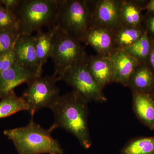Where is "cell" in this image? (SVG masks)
Masks as SVG:
<instances>
[{
	"label": "cell",
	"mask_w": 154,
	"mask_h": 154,
	"mask_svg": "<svg viewBox=\"0 0 154 154\" xmlns=\"http://www.w3.org/2000/svg\"><path fill=\"white\" fill-rule=\"evenodd\" d=\"M152 45V42L145 30L142 36L137 41L123 50L136 59L140 63H148Z\"/></svg>",
	"instance_id": "ffe728a7"
},
{
	"label": "cell",
	"mask_w": 154,
	"mask_h": 154,
	"mask_svg": "<svg viewBox=\"0 0 154 154\" xmlns=\"http://www.w3.org/2000/svg\"><path fill=\"white\" fill-rule=\"evenodd\" d=\"M60 0H22L15 11L19 22L21 35H32L34 32L55 26Z\"/></svg>",
	"instance_id": "3957f363"
},
{
	"label": "cell",
	"mask_w": 154,
	"mask_h": 154,
	"mask_svg": "<svg viewBox=\"0 0 154 154\" xmlns=\"http://www.w3.org/2000/svg\"><path fill=\"white\" fill-rule=\"evenodd\" d=\"M146 3L145 1L122 0L121 26L134 27L143 26V17L141 12L144 9Z\"/></svg>",
	"instance_id": "2e32d148"
},
{
	"label": "cell",
	"mask_w": 154,
	"mask_h": 154,
	"mask_svg": "<svg viewBox=\"0 0 154 154\" xmlns=\"http://www.w3.org/2000/svg\"><path fill=\"white\" fill-rule=\"evenodd\" d=\"M20 35L19 32L0 30V54L14 48Z\"/></svg>",
	"instance_id": "603a6c76"
},
{
	"label": "cell",
	"mask_w": 154,
	"mask_h": 154,
	"mask_svg": "<svg viewBox=\"0 0 154 154\" xmlns=\"http://www.w3.org/2000/svg\"><path fill=\"white\" fill-rule=\"evenodd\" d=\"M143 26L152 42H154V13L147 12L144 17Z\"/></svg>",
	"instance_id": "d4e9b609"
},
{
	"label": "cell",
	"mask_w": 154,
	"mask_h": 154,
	"mask_svg": "<svg viewBox=\"0 0 154 154\" xmlns=\"http://www.w3.org/2000/svg\"><path fill=\"white\" fill-rule=\"evenodd\" d=\"M15 63L16 52L14 47L0 54V72L10 68Z\"/></svg>",
	"instance_id": "cb8c5ba5"
},
{
	"label": "cell",
	"mask_w": 154,
	"mask_h": 154,
	"mask_svg": "<svg viewBox=\"0 0 154 154\" xmlns=\"http://www.w3.org/2000/svg\"><path fill=\"white\" fill-rule=\"evenodd\" d=\"M149 94L152 97V99L154 100V89L152 91L151 93Z\"/></svg>",
	"instance_id": "f1b7e54d"
},
{
	"label": "cell",
	"mask_w": 154,
	"mask_h": 154,
	"mask_svg": "<svg viewBox=\"0 0 154 154\" xmlns=\"http://www.w3.org/2000/svg\"><path fill=\"white\" fill-rule=\"evenodd\" d=\"M144 10H147L148 13H154V0L146 2Z\"/></svg>",
	"instance_id": "83f0119b"
},
{
	"label": "cell",
	"mask_w": 154,
	"mask_h": 154,
	"mask_svg": "<svg viewBox=\"0 0 154 154\" xmlns=\"http://www.w3.org/2000/svg\"><path fill=\"white\" fill-rule=\"evenodd\" d=\"M56 26L48 28V31L43 32L40 30L34 35L35 48L38 66L41 70L48 60L50 58L53 46Z\"/></svg>",
	"instance_id": "e0dca14e"
},
{
	"label": "cell",
	"mask_w": 154,
	"mask_h": 154,
	"mask_svg": "<svg viewBox=\"0 0 154 154\" xmlns=\"http://www.w3.org/2000/svg\"><path fill=\"white\" fill-rule=\"evenodd\" d=\"M16 63L23 69L41 76L35 48V38L33 35H20L15 45Z\"/></svg>",
	"instance_id": "9c48e42d"
},
{
	"label": "cell",
	"mask_w": 154,
	"mask_h": 154,
	"mask_svg": "<svg viewBox=\"0 0 154 154\" xmlns=\"http://www.w3.org/2000/svg\"><path fill=\"white\" fill-rule=\"evenodd\" d=\"M89 71L99 87L103 90L105 86L113 83V69L110 58L96 55L88 56Z\"/></svg>",
	"instance_id": "4fadbf2b"
},
{
	"label": "cell",
	"mask_w": 154,
	"mask_h": 154,
	"mask_svg": "<svg viewBox=\"0 0 154 154\" xmlns=\"http://www.w3.org/2000/svg\"><path fill=\"white\" fill-rule=\"evenodd\" d=\"M81 42L56 26L53 46L50 58L54 65V73L58 77L69 67L87 54Z\"/></svg>",
	"instance_id": "52a82bcc"
},
{
	"label": "cell",
	"mask_w": 154,
	"mask_h": 154,
	"mask_svg": "<svg viewBox=\"0 0 154 154\" xmlns=\"http://www.w3.org/2000/svg\"><path fill=\"white\" fill-rule=\"evenodd\" d=\"M60 80L54 73L38 77L28 85L22 97L28 105V111L31 116L43 108H49L59 97L60 91L56 84Z\"/></svg>",
	"instance_id": "8992f818"
},
{
	"label": "cell",
	"mask_w": 154,
	"mask_h": 154,
	"mask_svg": "<svg viewBox=\"0 0 154 154\" xmlns=\"http://www.w3.org/2000/svg\"><path fill=\"white\" fill-rule=\"evenodd\" d=\"M15 63L0 72V99L24 83L29 85L38 77Z\"/></svg>",
	"instance_id": "7c38bea8"
},
{
	"label": "cell",
	"mask_w": 154,
	"mask_h": 154,
	"mask_svg": "<svg viewBox=\"0 0 154 154\" xmlns=\"http://www.w3.org/2000/svg\"><path fill=\"white\" fill-rule=\"evenodd\" d=\"M88 102L77 91L60 96L50 107L54 116L50 129L61 128L76 137L85 149L91 147L92 141L88 125Z\"/></svg>",
	"instance_id": "6da1fadb"
},
{
	"label": "cell",
	"mask_w": 154,
	"mask_h": 154,
	"mask_svg": "<svg viewBox=\"0 0 154 154\" xmlns=\"http://www.w3.org/2000/svg\"><path fill=\"white\" fill-rule=\"evenodd\" d=\"M0 101V119L5 118L22 111H28V105L22 96H17L14 91L1 98Z\"/></svg>",
	"instance_id": "d6986e66"
},
{
	"label": "cell",
	"mask_w": 154,
	"mask_h": 154,
	"mask_svg": "<svg viewBox=\"0 0 154 154\" xmlns=\"http://www.w3.org/2000/svg\"><path fill=\"white\" fill-rule=\"evenodd\" d=\"M145 31L143 26H121L114 32V41L117 49H124L137 41Z\"/></svg>",
	"instance_id": "ac0fdd59"
},
{
	"label": "cell",
	"mask_w": 154,
	"mask_h": 154,
	"mask_svg": "<svg viewBox=\"0 0 154 154\" xmlns=\"http://www.w3.org/2000/svg\"><path fill=\"white\" fill-rule=\"evenodd\" d=\"M109 58L113 69V83L128 87L130 77L140 63L123 49H116Z\"/></svg>",
	"instance_id": "8fae6325"
},
{
	"label": "cell",
	"mask_w": 154,
	"mask_h": 154,
	"mask_svg": "<svg viewBox=\"0 0 154 154\" xmlns=\"http://www.w3.org/2000/svg\"><path fill=\"white\" fill-rule=\"evenodd\" d=\"M128 87L132 93H151L154 89V72L148 63L139 64L130 77Z\"/></svg>",
	"instance_id": "5bb4252c"
},
{
	"label": "cell",
	"mask_w": 154,
	"mask_h": 154,
	"mask_svg": "<svg viewBox=\"0 0 154 154\" xmlns=\"http://www.w3.org/2000/svg\"><path fill=\"white\" fill-rule=\"evenodd\" d=\"M22 0H0V2L4 8L14 12L18 8Z\"/></svg>",
	"instance_id": "484cf974"
},
{
	"label": "cell",
	"mask_w": 154,
	"mask_h": 154,
	"mask_svg": "<svg viewBox=\"0 0 154 154\" xmlns=\"http://www.w3.org/2000/svg\"><path fill=\"white\" fill-rule=\"evenodd\" d=\"M133 108L137 117L151 130H154V100L149 94L133 92Z\"/></svg>",
	"instance_id": "9a60e30c"
},
{
	"label": "cell",
	"mask_w": 154,
	"mask_h": 154,
	"mask_svg": "<svg viewBox=\"0 0 154 154\" xmlns=\"http://www.w3.org/2000/svg\"><path fill=\"white\" fill-rule=\"evenodd\" d=\"M83 42L90 45L97 54L110 57L116 49L114 32L102 27H90L85 35Z\"/></svg>",
	"instance_id": "30bf717a"
},
{
	"label": "cell",
	"mask_w": 154,
	"mask_h": 154,
	"mask_svg": "<svg viewBox=\"0 0 154 154\" xmlns=\"http://www.w3.org/2000/svg\"><path fill=\"white\" fill-rule=\"evenodd\" d=\"M0 30L19 32L20 30L19 21L16 14L2 5L0 6Z\"/></svg>",
	"instance_id": "7402d4cb"
},
{
	"label": "cell",
	"mask_w": 154,
	"mask_h": 154,
	"mask_svg": "<svg viewBox=\"0 0 154 154\" xmlns=\"http://www.w3.org/2000/svg\"><path fill=\"white\" fill-rule=\"evenodd\" d=\"M121 3L122 0L91 1L90 27H104L113 32L118 30L121 26Z\"/></svg>",
	"instance_id": "ba28073f"
},
{
	"label": "cell",
	"mask_w": 154,
	"mask_h": 154,
	"mask_svg": "<svg viewBox=\"0 0 154 154\" xmlns=\"http://www.w3.org/2000/svg\"><path fill=\"white\" fill-rule=\"evenodd\" d=\"M121 154H154V137L134 139L124 146Z\"/></svg>",
	"instance_id": "44dd1931"
},
{
	"label": "cell",
	"mask_w": 154,
	"mask_h": 154,
	"mask_svg": "<svg viewBox=\"0 0 154 154\" xmlns=\"http://www.w3.org/2000/svg\"><path fill=\"white\" fill-rule=\"evenodd\" d=\"M52 131L36 124L31 116L26 126L6 130L4 134L13 142L19 154H63L58 140L51 136Z\"/></svg>",
	"instance_id": "7a4b0ae2"
},
{
	"label": "cell",
	"mask_w": 154,
	"mask_h": 154,
	"mask_svg": "<svg viewBox=\"0 0 154 154\" xmlns=\"http://www.w3.org/2000/svg\"><path fill=\"white\" fill-rule=\"evenodd\" d=\"M148 63L154 72V42H152L151 50L149 56Z\"/></svg>",
	"instance_id": "4316f807"
},
{
	"label": "cell",
	"mask_w": 154,
	"mask_h": 154,
	"mask_svg": "<svg viewBox=\"0 0 154 154\" xmlns=\"http://www.w3.org/2000/svg\"><path fill=\"white\" fill-rule=\"evenodd\" d=\"M88 56L86 54L69 67L59 77L88 102L94 101L102 103L106 102L107 98L89 71Z\"/></svg>",
	"instance_id": "5b68a950"
},
{
	"label": "cell",
	"mask_w": 154,
	"mask_h": 154,
	"mask_svg": "<svg viewBox=\"0 0 154 154\" xmlns=\"http://www.w3.org/2000/svg\"><path fill=\"white\" fill-rule=\"evenodd\" d=\"M1 5H2V4H1V2H0V6H1Z\"/></svg>",
	"instance_id": "f546056e"
},
{
	"label": "cell",
	"mask_w": 154,
	"mask_h": 154,
	"mask_svg": "<svg viewBox=\"0 0 154 154\" xmlns=\"http://www.w3.org/2000/svg\"><path fill=\"white\" fill-rule=\"evenodd\" d=\"M92 6L88 0H60L55 26L80 42L90 27Z\"/></svg>",
	"instance_id": "277c9868"
}]
</instances>
